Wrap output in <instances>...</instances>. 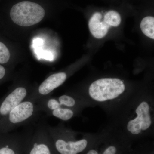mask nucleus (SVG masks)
Wrapping results in <instances>:
<instances>
[{
  "label": "nucleus",
  "instance_id": "obj_15",
  "mask_svg": "<svg viewBox=\"0 0 154 154\" xmlns=\"http://www.w3.org/2000/svg\"><path fill=\"white\" fill-rule=\"evenodd\" d=\"M11 58V53L6 45L0 40V64L8 63Z\"/></svg>",
  "mask_w": 154,
  "mask_h": 154
},
{
  "label": "nucleus",
  "instance_id": "obj_1",
  "mask_svg": "<svg viewBox=\"0 0 154 154\" xmlns=\"http://www.w3.org/2000/svg\"><path fill=\"white\" fill-rule=\"evenodd\" d=\"M48 131L57 154H83L95 139L59 124L47 125Z\"/></svg>",
  "mask_w": 154,
  "mask_h": 154
},
{
  "label": "nucleus",
  "instance_id": "obj_16",
  "mask_svg": "<svg viewBox=\"0 0 154 154\" xmlns=\"http://www.w3.org/2000/svg\"><path fill=\"white\" fill-rule=\"evenodd\" d=\"M7 74L6 69L5 67L0 64V81L5 78Z\"/></svg>",
  "mask_w": 154,
  "mask_h": 154
},
{
  "label": "nucleus",
  "instance_id": "obj_10",
  "mask_svg": "<svg viewBox=\"0 0 154 154\" xmlns=\"http://www.w3.org/2000/svg\"><path fill=\"white\" fill-rule=\"evenodd\" d=\"M67 77L66 73L64 72L53 74L40 84L36 91L30 94V97L37 102L44 97L49 96L54 90L65 82Z\"/></svg>",
  "mask_w": 154,
  "mask_h": 154
},
{
  "label": "nucleus",
  "instance_id": "obj_12",
  "mask_svg": "<svg viewBox=\"0 0 154 154\" xmlns=\"http://www.w3.org/2000/svg\"><path fill=\"white\" fill-rule=\"evenodd\" d=\"M89 28L93 36L100 39L104 38L107 35L110 27L102 20L101 12L96 11L90 18Z\"/></svg>",
  "mask_w": 154,
  "mask_h": 154
},
{
  "label": "nucleus",
  "instance_id": "obj_11",
  "mask_svg": "<svg viewBox=\"0 0 154 154\" xmlns=\"http://www.w3.org/2000/svg\"><path fill=\"white\" fill-rule=\"evenodd\" d=\"M25 134L14 133L0 139V154H24Z\"/></svg>",
  "mask_w": 154,
  "mask_h": 154
},
{
  "label": "nucleus",
  "instance_id": "obj_6",
  "mask_svg": "<svg viewBox=\"0 0 154 154\" xmlns=\"http://www.w3.org/2000/svg\"><path fill=\"white\" fill-rule=\"evenodd\" d=\"M40 112L37 102L29 96L5 116L4 125L6 130L31 123L37 118Z\"/></svg>",
  "mask_w": 154,
  "mask_h": 154
},
{
  "label": "nucleus",
  "instance_id": "obj_8",
  "mask_svg": "<svg viewBox=\"0 0 154 154\" xmlns=\"http://www.w3.org/2000/svg\"><path fill=\"white\" fill-rule=\"evenodd\" d=\"M128 148V145H124L119 140L108 137L95 140L83 154H127Z\"/></svg>",
  "mask_w": 154,
  "mask_h": 154
},
{
  "label": "nucleus",
  "instance_id": "obj_5",
  "mask_svg": "<svg viewBox=\"0 0 154 154\" xmlns=\"http://www.w3.org/2000/svg\"><path fill=\"white\" fill-rule=\"evenodd\" d=\"M44 6L33 0H21L15 3L9 10L12 21L22 27H29L41 22L45 17Z\"/></svg>",
  "mask_w": 154,
  "mask_h": 154
},
{
  "label": "nucleus",
  "instance_id": "obj_14",
  "mask_svg": "<svg viewBox=\"0 0 154 154\" xmlns=\"http://www.w3.org/2000/svg\"><path fill=\"white\" fill-rule=\"evenodd\" d=\"M140 27L143 33L146 36L154 39V18L152 16L144 17L141 22Z\"/></svg>",
  "mask_w": 154,
  "mask_h": 154
},
{
  "label": "nucleus",
  "instance_id": "obj_13",
  "mask_svg": "<svg viewBox=\"0 0 154 154\" xmlns=\"http://www.w3.org/2000/svg\"><path fill=\"white\" fill-rule=\"evenodd\" d=\"M103 21L111 27H118L121 22V16L118 11L109 10L106 12H101Z\"/></svg>",
  "mask_w": 154,
  "mask_h": 154
},
{
  "label": "nucleus",
  "instance_id": "obj_3",
  "mask_svg": "<svg viewBox=\"0 0 154 154\" xmlns=\"http://www.w3.org/2000/svg\"><path fill=\"white\" fill-rule=\"evenodd\" d=\"M40 111L63 121H68L77 115L81 109V96L64 94L59 97H44L37 102Z\"/></svg>",
  "mask_w": 154,
  "mask_h": 154
},
{
  "label": "nucleus",
  "instance_id": "obj_2",
  "mask_svg": "<svg viewBox=\"0 0 154 154\" xmlns=\"http://www.w3.org/2000/svg\"><path fill=\"white\" fill-rule=\"evenodd\" d=\"M132 110L125 122V131L131 137H140L152 128V104L147 98H141L135 103Z\"/></svg>",
  "mask_w": 154,
  "mask_h": 154
},
{
  "label": "nucleus",
  "instance_id": "obj_4",
  "mask_svg": "<svg viewBox=\"0 0 154 154\" xmlns=\"http://www.w3.org/2000/svg\"><path fill=\"white\" fill-rule=\"evenodd\" d=\"M124 82L117 78H102L93 82L88 89V97L96 103L106 104L121 99L125 92Z\"/></svg>",
  "mask_w": 154,
  "mask_h": 154
},
{
  "label": "nucleus",
  "instance_id": "obj_7",
  "mask_svg": "<svg viewBox=\"0 0 154 154\" xmlns=\"http://www.w3.org/2000/svg\"><path fill=\"white\" fill-rule=\"evenodd\" d=\"M24 154H57L47 125H37L32 131L25 134Z\"/></svg>",
  "mask_w": 154,
  "mask_h": 154
},
{
  "label": "nucleus",
  "instance_id": "obj_9",
  "mask_svg": "<svg viewBox=\"0 0 154 154\" xmlns=\"http://www.w3.org/2000/svg\"><path fill=\"white\" fill-rule=\"evenodd\" d=\"M31 93L25 86L15 87L8 94L0 103V116L4 117L16 106L23 102Z\"/></svg>",
  "mask_w": 154,
  "mask_h": 154
}]
</instances>
